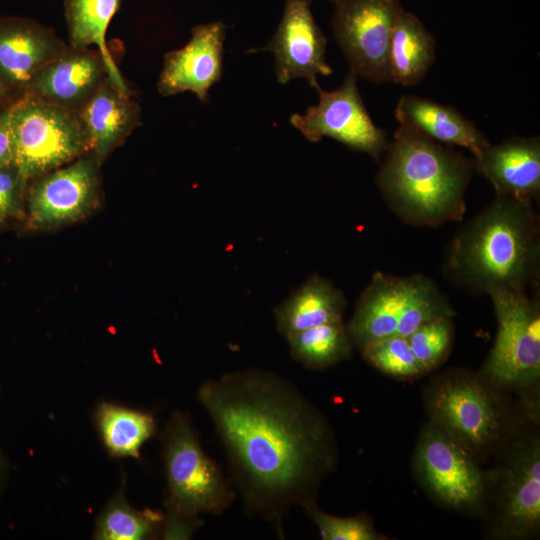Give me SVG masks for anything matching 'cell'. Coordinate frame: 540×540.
Returning <instances> with one entry per match:
<instances>
[{
	"mask_svg": "<svg viewBox=\"0 0 540 540\" xmlns=\"http://www.w3.org/2000/svg\"><path fill=\"white\" fill-rule=\"evenodd\" d=\"M224 447L244 509L273 524L294 506L317 503L322 480L338 461L327 418L289 380L258 369L207 379L198 388Z\"/></svg>",
	"mask_w": 540,
	"mask_h": 540,
	"instance_id": "6da1fadb",
	"label": "cell"
},
{
	"mask_svg": "<svg viewBox=\"0 0 540 540\" xmlns=\"http://www.w3.org/2000/svg\"><path fill=\"white\" fill-rule=\"evenodd\" d=\"M441 273L476 295L525 292L540 278V218L533 202L495 194L446 246Z\"/></svg>",
	"mask_w": 540,
	"mask_h": 540,
	"instance_id": "7a4b0ae2",
	"label": "cell"
},
{
	"mask_svg": "<svg viewBox=\"0 0 540 540\" xmlns=\"http://www.w3.org/2000/svg\"><path fill=\"white\" fill-rule=\"evenodd\" d=\"M382 158L376 184L401 221L417 227L462 221L474 161L404 125Z\"/></svg>",
	"mask_w": 540,
	"mask_h": 540,
	"instance_id": "3957f363",
	"label": "cell"
},
{
	"mask_svg": "<svg viewBox=\"0 0 540 540\" xmlns=\"http://www.w3.org/2000/svg\"><path fill=\"white\" fill-rule=\"evenodd\" d=\"M455 315L433 279L423 274L395 276L376 271L360 294L346 328L352 343L361 349L392 335L408 337L427 322Z\"/></svg>",
	"mask_w": 540,
	"mask_h": 540,
	"instance_id": "277c9868",
	"label": "cell"
},
{
	"mask_svg": "<svg viewBox=\"0 0 540 540\" xmlns=\"http://www.w3.org/2000/svg\"><path fill=\"white\" fill-rule=\"evenodd\" d=\"M164 463L166 519L197 520L200 514H220L231 505L233 486L202 449L190 417L184 412L175 411L166 426Z\"/></svg>",
	"mask_w": 540,
	"mask_h": 540,
	"instance_id": "5b68a950",
	"label": "cell"
},
{
	"mask_svg": "<svg viewBox=\"0 0 540 540\" xmlns=\"http://www.w3.org/2000/svg\"><path fill=\"white\" fill-rule=\"evenodd\" d=\"M9 110L12 162L26 181L90 151L79 112L27 94Z\"/></svg>",
	"mask_w": 540,
	"mask_h": 540,
	"instance_id": "8992f818",
	"label": "cell"
},
{
	"mask_svg": "<svg viewBox=\"0 0 540 540\" xmlns=\"http://www.w3.org/2000/svg\"><path fill=\"white\" fill-rule=\"evenodd\" d=\"M488 296L497 333L480 375L498 389H535L540 379L539 298L508 290H495Z\"/></svg>",
	"mask_w": 540,
	"mask_h": 540,
	"instance_id": "52a82bcc",
	"label": "cell"
},
{
	"mask_svg": "<svg viewBox=\"0 0 540 540\" xmlns=\"http://www.w3.org/2000/svg\"><path fill=\"white\" fill-rule=\"evenodd\" d=\"M497 390L480 374L447 373L428 394L431 420L474 457L496 448L507 429L506 410Z\"/></svg>",
	"mask_w": 540,
	"mask_h": 540,
	"instance_id": "ba28073f",
	"label": "cell"
},
{
	"mask_svg": "<svg viewBox=\"0 0 540 540\" xmlns=\"http://www.w3.org/2000/svg\"><path fill=\"white\" fill-rule=\"evenodd\" d=\"M413 467L423 489L440 505L469 514L484 512L488 506L490 473L433 420L419 435Z\"/></svg>",
	"mask_w": 540,
	"mask_h": 540,
	"instance_id": "9c48e42d",
	"label": "cell"
},
{
	"mask_svg": "<svg viewBox=\"0 0 540 540\" xmlns=\"http://www.w3.org/2000/svg\"><path fill=\"white\" fill-rule=\"evenodd\" d=\"M490 473L494 493L492 533L501 539H528L540 528V441L517 439ZM490 495V494H489Z\"/></svg>",
	"mask_w": 540,
	"mask_h": 540,
	"instance_id": "30bf717a",
	"label": "cell"
},
{
	"mask_svg": "<svg viewBox=\"0 0 540 540\" xmlns=\"http://www.w3.org/2000/svg\"><path fill=\"white\" fill-rule=\"evenodd\" d=\"M316 90L318 103L308 107L304 114H292L290 124L310 142L329 137L379 161L389 141L363 104L357 76L349 71L338 89L325 91L318 86Z\"/></svg>",
	"mask_w": 540,
	"mask_h": 540,
	"instance_id": "8fae6325",
	"label": "cell"
},
{
	"mask_svg": "<svg viewBox=\"0 0 540 540\" xmlns=\"http://www.w3.org/2000/svg\"><path fill=\"white\" fill-rule=\"evenodd\" d=\"M332 19L335 39L350 71L372 82L389 81L388 49L400 0H338Z\"/></svg>",
	"mask_w": 540,
	"mask_h": 540,
	"instance_id": "7c38bea8",
	"label": "cell"
},
{
	"mask_svg": "<svg viewBox=\"0 0 540 540\" xmlns=\"http://www.w3.org/2000/svg\"><path fill=\"white\" fill-rule=\"evenodd\" d=\"M99 166L90 153L38 177L27 195L29 225L53 229L91 214L99 205Z\"/></svg>",
	"mask_w": 540,
	"mask_h": 540,
	"instance_id": "4fadbf2b",
	"label": "cell"
},
{
	"mask_svg": "<svg viewBox=\"0 0 540 540\" xmlns=\"http://www.w3.org/2000/svg\"><path fill=\"white\" fill-rule=\"evenodd\" d=\"M326 43L312 15L310 1L286 0L280 24L268 46L262 50H269L274 55L280 84L305 78L316 89L318 75L332 74L325 58Z\"/></svg>",
	"mask_w": 540,
	"mask_h": 540,
	"instance_id": "5bb4252c",
	"label": "cell"
},
{
	"mask_svg": "<svg viewBox=\"0 0 540 540\" xmlns=\"http://www.w3.org/2000/svg\"><path fill=\"white\" fill-rule=\"evenodd\" d=\"M225 36L226 26L219 21L195 26L184 47L165 54L159 93L170 96L189 91L201 102L208 101L210 87L221 78Z\"/></svg>",
	"mask_w": 540,
	"mask_h": 540,
	"instance_id": "9a60e30c",
	"label": "cell"
},
{
	"mask_svg": "<svg viewBox=\"0 0 540 540\" xmlns=\"http://www.w3.org/2000/svg\"><path fill=\"white\" fill-rule=\"evenodd\" d=\"M106 78L98 51L68 46L34 75L25 91L41 101L79 112Z\"/></svg>",
	"mask_w": 540,
	"mask_h": 540,
	"instance_id": "2e32d148",
	"label": "cell"
},
{
	"mask_svg": "<svg viewBox=\"0 0 540 540\" xmlns=\"http://www.w3.org/2000/svg\"><path fill=\"white\" fill-rule=\"evenodd\" d=\"M67 46L50 30L22 18L0 19V82L26 89L34 75Z\"/></svg>",
	"mask_w": 540,
	"mask_h": 540,
	"instance_id": "e0dca14e",
	"label": "cell"
},
{
	"mask_svg": "<svg viewBox=\"0 0 540 540\" xmlns=\"http://www.w3.org/2000/svg\"><path fill=\"white\" fill-rule=\"evenodd\" d=\"M474 167L492 184L495 194L531 202L539 199V137L490 143L474 160Z\"/></svg>",
	"mask_w": 540,
	"mask_h": 540,
	"instance_id": "ac0fdd59",
	"label": "cell"
},
{
	"mask_svg": "<svg viewBox=\"0 0 540 540\" xmlns=\"http://www.w3.org/2000/svg\"><path fill=\"white\" fill-rule=\"evenodd\" d=\"M139 106L106 78L79 110L90 153L100 165L139 124Z\"/></svg>",
	"mask_w": 540,
	"mask_h": 540,
	"instance_id": "d6986e66",
	"label": "cell"
},
{
	"mask_svg": "<svg viewBox=\"0 0 540 540\" xmlns=\"http://www.w3.org/2000/svg\"><path fill=\"white\" fill-rule=\"evenodd\" d=\"M395 116L399 125L408 126L436 142L468 149L474 160L490 144L475 124L457 109L426 98L402 96Z\"/></svg>",
	"mask_w": 540,
	"mask_h": 540,
	"instance_id": "ffe728a7",
	"label": "cell"
},
{
	"mask_svg": "<svg viewBox=\"0 0 540 540\" xmlns=\"http://www.w3.org/2000/svg\"><path fill=\"white\" fill-rule=\"evenodd\" d=\"M347 301L329 280L311 276L275 310L278 332L285 338L325 323L343 320Z\"/></svg>",
	"mask_w": 540,
	"mask_h": 540,
	"instance_id": "44dd1931",
	"label": "cell"
},
{
	"mask_svg": "<svg viewBox=\"0 0 540 540\" xmlns=\"http://www.w3.org/2000/svg\"><path fill=\"white\" fill-rule=\"evenodd\" d=\"M433 35L411 12L399 11L388 49L389 81L402 86L419 84L435 60Z\"/></svg>",
	"mask_w": 540,
	"mask_h": 540,
	"instance_id": "7402d4cb",
	"label": "cell"
},
{
	"mask_svg": "<svg viewBox=\"0 0 540 540\" xmlns=\"http://www.w3.org/2000/svg\"><path fill=\"white\" fill-rule=\"evenodd\" d=\"M119 4L120 0H66L65 16L69 46L88 48L96 45L105 64L109 82L121 92L130 94L105 40L108 25Z\"/></svg>",
	"mask_w": 540,
	"mask_h": 540,
	"instance_id": "603a6c76",
	"label": "cell"
},
{
	"mask_svg": "<svg viewBox=\"0 0 540 540\" xmlns=\"http://www.w3.org/2000/svg\"><path fill=\"white\" fill-rule=\"evenodd\" d=\"M96 418L103 442L115 457L139 458L140 448L155 432L151 414L111 403H101Z\"/></svg>",
	"mask_w": 540,
	"mask_h": 540,
	"instance_id": "cb8c5ba5",
	"label": "cell"
},
{
	"mask_svg": "<svg viewBox=\"0 0 540 540\" xmlns=\"http://www.w3.org/2000/svg\"><path fill=\"white\" fill-rule=\"evenodd\" d=\"M286 339L292 357L311 370L329 368L352 355L353 343L343 320L318 325Z\"/></svg>",
	"mask_w": 540,
	"mask_h": 540,
	"instance_id": "d4e9b609",
	"label": "cell"
},
{
	"mask_svg": "<svg viewBox=\"0 0 540 540\" xmlns=\"http://www.w3.org/2000/svg\"><path fill=\"white\" fill-rule=\"evenodd\" d=\"M164 517L158 511H139L126 501L121 487L100 514L94 532L98 540H142L163 529Z\"/></svg>",
	"mask_w": 540,
	"mask_h": 540,
	"instance_id": "484cf974",
	"label": "cell"
},
{
	"mask_svg": "<svg viewBox=\"0 0 540 540\" xmlns=\"http://www.w3.org/2000/svg\"><path fill=\"white\" fill-rule=\"evenodd\" d=\"M360 351L367 363L395 378L410 379L427 373L412 352L407 337H385L364 345Z\"/></svg>",
	"mask_w": 540,
	"mask_h": 540,
	"instance_id": "4316f807",
	"label": "cell"
},
{
	"mask_svg": "<svg viewBox=\"0 0 540 540\" xmlns=\"http://www.w3.org/2000/svg\"><path fill=\"white\" fill-rule=\"evenodd\" d=\"M453 339L454 324L450 317L427 322L407 337L412 352L427 372L437 368L447 358Z\"/></svg>",
	"mask_w": 540,
	"mask_h": 540,
	"instance_id": "83f0119b",
	"label": "cell"
},
{
	"mask_svg": "<svg viewBox=\"0 0 540 540\" xmlns=\"http://www.w3.org/2000/svg\"><path fill=\"white\" fill-rule=\"evenodd\" d=\"M305 513L317 527L323 540H383L386 537L379 533L365 514L340 517L321 510L317 503L303 508Z\"/></svg>",
	"mask_w": 540,
	"mask_h": 540,
	"instance_id": "f1b7e54d",
	"label": "cell"
},
{
	"mask_svg": "<svg viewBox=\"0 0 540 540\" xmlns=\"http://www.w3.org/2000/svg\"><path fill=\"white\" fill-rule=\"evenodd\" d=\"M26 182L13 162L0 167V200L11 209L12 213L19 205Z\"/></svg>",
	"mask_w": 540,
	"mask_h": 540,
	"instance_id": "f546056e",
	"label": "cell"
},
{
	"mask_svg": "<svg viewBox=\"0 0 540 540\" xmlns=\"http://www.w3.org/2000/svg\"><path fill=\"white\" fill-rule=\"evenodd\" d=\"M10 110L0 112V167L12 162Z\"/></svg>",
	"mask_w": 540,
	"mask_h": 540,
	"instance_id": "4dcf8cb0",
	"label": "cell"
},
{
	"mask_svg": "<svg viewBox=\"0 0 540 540\" xmlns=\"http://www.w3.org/2000/svg\"><path fill=\"white\" fill-rule=\"evenodd\" d=\"M6 471H7L6 461L3 454L0 451V490L3 487Z\"/></svg>",
	"mask_w": 540,
	"mask_h": 540,
	"instance_id": "1f68e13d",
	"label": "cell"
},
{
	"mask_svg": "<svg viewBox=\"0 0 540 540\" xmlns=\"http://www.w3.org/2000/svg\"><path fill=\"white\" fill-rule=\"evenodd\" d=\"M9 214H12L11 209L3 201L0 200V216L4 218L6 215Z\"/></svg>",
	"mask_w": 540,
	"mask_h": 540,
	"instance_id": "d6a6232c",
	"label": "cell"
},
{
	"mask_svg": "<svg viewBox=\"0 0 540 540\" xmlns=\"http://www.w3.org/2000/svg\"><path fill=\"white\" fill-rule=\"evenodd\" d=\"M6 92H7V90L5 89V87L0 82V101L4 98Z\"/></svg>",
	"mask_w": 540,
	"mask_h": 540,
	"instance_id": "836d02e7",
	"label": "cell"
},
{
	"mask_svg": "<svg viewBox=\"0 0 540 540\" xmlns=\"http://www.w3.org/2000/svg\"><path fill=\"white\" fill-rule=\"evenodd\" d=\"M332 3H336L338 0H329Z\"/></svg>",
	"mask_w": 540,
	"mask_h": 540,
	"instance_id": "e575fe53",
	"label": "cell"
},
{
	"mask_svg": "<svg viewBox=\"0 0 540 540\" xmlns=\"http://www.w3.org/2000/svg\"><path fill=\"white\" fill-rule=\"evenodd\" d=\"M3 219H4V218L0 216V224H1V222L3 221Z\"/></svg>",
	"mask_w": 540,
	"mask_h": 540,
	"instance_id": "d590c367",
	"label": "cell"
}]
</instances>
